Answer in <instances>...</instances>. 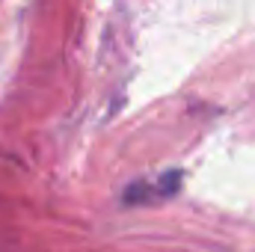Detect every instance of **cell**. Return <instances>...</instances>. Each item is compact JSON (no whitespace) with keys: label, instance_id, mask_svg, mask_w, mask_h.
I'll return each mask as SVG.
<instances>
[{"label":"cell","instance_id":"1","mask_svg":"<svg viewBox=\"0 0 255 252\" xmlns=\"http://www.w3.org/2000/svg\"><path fill=\"white\" fill-rule=\"evenodd\" d=\"M181 184H184V172L166 169V172H157L154 178H139V181L128 184L122 199H125V205H151V202H163V199L175 196Z\"/></svg>","mask_w":255,"mask_h":252}]
</instances>
